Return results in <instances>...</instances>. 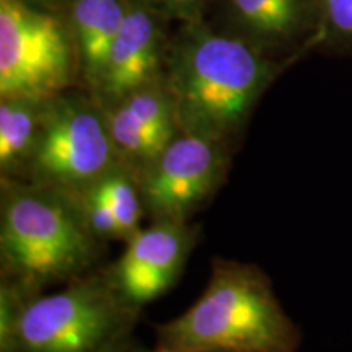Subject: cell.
<instances>
[{
    "mask_svg": "<svg viewBox=\"0 0 352 352\" xmlns=\"http://www.w3.org/2000/svg\"><path fill=\"white\" fill-rule=\"evenodd\" d=\"M164 69L165 57L155 16L145 3L131 0L98 82L88 94L101 108H107L131 91L162 80Z\"/></svg>",
    "mask_w": 352,
    "mask_h": 352,
    "instance_id": "30bf717a",
    "label": "cell"
},
{
    "mask_svg": "<svg viewBox=\"0 0 352 352\" xmlns=\"http://www.w3.org/2000/svg\"><path fill=\"white\" fill-rule=\"evenodd\" d=\"M51 98H0V179H25Z\"/></svg>",
    "mask_w": 352,
    "mask_h": 352,
    "instance_id": "7c38bea8",
    "label": "cell"
},
{
    "mask_svg": "<svg viewBox=\"0 0 352 352\" xmlns=\"http://www.w3.org/2000/svg\"><path fill=\"white\" fill-rule=\"evenodd\" d=\"M279 69L253 43L191 25L165 57L164 82L178 129L233 152Z\"/></svg>",
    "mask_w": 352,
    "mask_h": 352,
    "instance_id": "6da1fadb",
    "label": "cell"
},
{
    "mask_svg": "<svg viewBox=\"0 0 352 352\" xmlns=\"http://www.w3.org/2000/svg\"><path fill=\"white\" fill-rule=\"evenodd\" d=\"M199 236L201 228L191 222H151L107 270L127 300L144 308L178 283Z\"/></svg>",
    "mask_w": 352,
    "mask_h": 352,
    "instance_id": "ba28073f",
    "label": "cell"
},
{
    "mask_svg": "<svg viewBox=\"0 0 352 352\" xmlns=\"http://www.w3.org/2000/svg\"><path fill=\"white\" fill-rule=\"evenodd\" d=\"M226 352H243V351H226Z\"/></svg>",
    "mask_w": 352,
    "mask_h": 352,
    "instance_id": "d6986e66",
    "label": "cell"
},
{
    "mask_svg": "<svg viewBox=\"0 0 352 352\" xmlns=\"http://www.w3.org/2000/svg\"><path fill=\"white\" fill-rule=\"evenodd\" d=\"M77 195L0 179V277L36 294L98 267L103 254Z\"/></svg>",
    "mask_w": 352,
    "mask_h": 352,
    "instance_id": "3957f363",
    "label": "cell"
},
{
    "mask_svg": "<svg viewBox=\"0 0 352 352\" xmlns=\"http://www.w3.org/2000/svg\"><path fill=\"white\" fill-rule=\"evenodd\" d=\"M90 188H94L111 208L118 222H120L122 239L126 243L132 235H135L142 228L140 220L145 215L142 196H140L139 182L135 175L121 164Z\"/></svg>",
    "mask_w": 352,
    "mask_h": 352,
    "instance_id": "5bb4252c",
    "label": "cell"
},
{
    "mask_svg": "<svg viewBox=\"0 0 352 352\" xmlns=\"http://www.w3.org/2000/svg\"><path fill=\"white\" fill-rule=\"evenodd\" d=\"M131 0H76L72 7V33L80 78L87 91L98 82L113 39L126 19Z\"/></svg>",
    "mask_w": 352,
    "mask_h": 352,
    "instance_id": "8fae6325",
    "label": "cell"
},
{
    "mask_svg": "<svg viewBox=\"0 0 352 352\" xmlns=\"http://www.w3.org/2000/svg\"><path fill=\"white\" fill-rule=\"evenodd\" d=\"M36 2H44V0H36Z\"/></svg>",
    "mask_w": 352,
    "mask_h": 352,
    "instance_id": "ffe728a7",
    "label": "cell"
},
{
    "mask_svg": "<svg viewBox=\"0 0 352 352\" xmlns=\"http://www.w3.org/2000/svg\"><path fill=\"white\" fill-rule=\"evenodd\" d=\"M233 20L258 47L290 43L311 25L310 0H228Z\"/></svg>",
    "mask_w": 352,
    "mask_h": 352,
    "instance_id": "4fadbf2b",
    "label": "cell"
},
{
    "mask_svg": "<svg viewBox=\"0 0 352 352\" xmlns=\"http://www.w3.org/2000/svg\"><path fill=\"white\" fill-rule=\"evenodd\" d=\"M230 162L226 144L178 131L138 178L145 215L151 222H189L226 183Z\"/></svg>",
    "mask_w": 352,
    "mask_h": 352,
    "instance_id": "52a82bcc",
    "label": "cell"
},
{
    "mask_svg": "<svg viewBox=\"0 0 352 352\" xmlns=\"http://www.w3.org/2000/svg\"><path fill=\"white\" fill-rule=\"evenodd\" d=\"M311 46L352 47V0H310Z\"/></svg>",
    "mask_w": 352,
    "mask_h": 352,
    "instance_id": "9a60e30c",
    "label": "cell"
},
{
    "mask_svg": "<svg viewBox=\"0 0 352 352\" xmlns=\"http://www.w3.org/2000/svg\"><path fill=\"white\" fill-rule=\"evenodd\" d=\"M118 165L107 116L88 91L69 90L50 100L25 182L78 196Z\"/></svg>",
    "mask_w": 352,
    "mask_h": 352,
    "instance_id": "5b68a950",
    "label": "cell"
},
{
    "mask_svg": "<svg viewBox=\"0 0 352 352\" xmlns=\"http://www.w3.org/2000/svg\"><path fill=\"white\" fill-rule=\"evenodd\" d=\"M158 10L168 13L175 19L195 20L206 0H148Z\"/></svg>",
    "mask_w": 352,
    "mask_h": 352,
    "instance_id": "e0dca14e",
    "label": "cell"
},
{
    "mask_svg": "<svg viewBox=\"0 0 352 352\" xmlns=\"http://www.w3.org/2000/svg\"><path fill=\"white\" fill-rule=\"evenodd\" d=\"M118 352H155V351L147 349V347H142L140 344H138V342H135V340H134V341L129 342V344L124 346V347H122V349H120Z\"/></svg>",
    "mask_w": 352,
    "mask_h": 352,
    "instance_id": "ac0fdd59",
    "label": "cell"
},
{
    "mask_svg": "<svg viewBox=\"0 0 352 352\" xmlns=\"http://www.w3.org/2000/svg\"><path fill=\"white\" fill-rule=\"evenodd\" d=\"M140 311L98 266L34 297L0 352H118L134 341Z\"/></svg>",
    "mask_w": 352,
    "mask_h": 352,
    "instance_id": "277c9868",
    "label": "cell"
},
{
    "mask_svg": "<svg viewBox=\"0 0 352 352\" xmlns=\"http://www.w3.org/2000/svg\"><path fill=\"white\" fill-rule=\"evenodd\" d=\"M300 329L285 314L270 276L252 263L215 258L202 296L157 324L155 352H297Z\"/></svg>",
    "mask_w": 352,
    "mask_h": 352,
    "instance_id": "7a4b0ae2",
    "label": "cell"
},
{
    "mask_svg": "<svg viewBox=\"0 0 352 352\" xmlns=\"http://www.w3.org/2000/svg\"><path fill=\"white\" fill-rule=\"evenodd\" d=\"M80 76L74 36L26 0H0V98H54Z\"/></svg>",
    "mask_w": 352,
    "mask_h": 352,
    "instance_id": "8992f818",
    "label": "cell"
},
{
    "mask_svg": "<svg viewBox=\"0 0 352 352\" xmlns=\"http://www.w3.org/2000/svg\"><path fill=\"white\" fill-rule=\"evenodd\" d=\"M78 199H80L88 227L96 239L103 243L114 240L124 241L116 215L94 188H88L87 191L78 195Z\"/></svg>",
    "mask_w": 352,
    "mask_h": 352,
    "instance_id": "2e32d148",
    "label": "cell"
},
{
    "mask_svg": "<svg viewBox=\"0 0 352 352\" xmlns=\"http://www.w3.org/2000/svg\"><path fill=\"white\" fill-rule=\"evenodd\" d=\"M121 164L139 178L178 132L164 78L103 108Z\"/></svg>",
    "mask_w": 352,
    "mask_h": 352,
    "instance_id": "9c48e42d",
    "label": "cell"
}]
</instances>
